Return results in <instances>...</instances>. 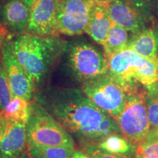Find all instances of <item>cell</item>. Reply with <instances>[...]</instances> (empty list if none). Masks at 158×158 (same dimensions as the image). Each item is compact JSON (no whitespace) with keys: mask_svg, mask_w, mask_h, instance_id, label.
Wrapping results in <instances>:
<instances>
[{"mask_svg":"<svg viewBox=\"0 0 158 158\" xmlns=\"http://www.w3.org/2000/svg\"><path fill=\"white\" fill-rule=\"evenodd\" d=\"M35 100L83 146L98 144L108 135L121 134L116 120L80 89L48 87L38 92Z\"/></svg>","mask_w":158,"mask_h":158,"instance_id":"cell-1","label":"cell"},{"mask_svg":"<svg viewBox=\"0 0 158 158\" xmlns=\"http://www.w3.org/2000/svg\"><path fill=\"white\" fill-rule=\"evenodd\" d=\"M15 56L35 89L42 86L66 51L68 45L58 36H40L30 32L13 40Z\"/></svg>","mask_w":158,"mask_h":158,"instance_id":"cell-2","label":"cell"},{"mask_svg":"<svg viewBox=\"0 0 158 158\" xmlns=\"http://www.w3.org/2000/svg\"><path fill=\"white\" fill-rule=\"evenodd\" d=\"M108 74L128 95L138 93L158 82V64L126 48L107 59Z\"/></svg>","mask_w":158,"mask_h":158,"instance_id":"cell-3","label":"cell"},{"mask_svg":"<svg viewBox=\"0 0 158 158\" xmlns=\"http://www.w3.org/2000/svg\"><path fill=\"white\" fill-rule=\"evenodd\" d=\"M27 135L29 145L75 147L70 134L35 100L31 102Z\"/></svg>","mask_w":158,"mask_h":158,"instance_id":"cell-4","label":"cell"},{"mask_svg":"<svg viewBox=\"0 0 158 158\" xmlns=\"http://www.w3.org/2000/svg\"><path fill=\"white\" fill-rule=\"evenodd\" d=\"M65 52L71 75L81 84L108 73V62L105 55L89 43H73L68 45Z\"/></svg>","mask_w":158,"mask_h":158,"instance_id":"cell-5","label":"cell"},{"mask_svg":"<svg viewBox=\"0 0 158 158\" xmlns=\"http://www.w3.org/2000/svg\"><path fill=\"white\" fill-rule=\"evenodd\" d=\"M147 88L128 95L124 108L116 119L120 133L138 147L150 132V123L146 104Z\"/></svg>","mask_w":158,"mask_h":158,"instance_id":"cell-6","label":"cell"},{"mask_svg":"<svg viewBox=\"0 0 158 158\" xmlns=\"http://www.w3.org/2000/svg\"><path fill=\"white\" fill-rule=\"evenodd\" d=\"M81 90L100 109L116 119L124 108L128 94L108 73L84 82Z\"/></svg>","mask_w":158,"mask_h":158,"instance_id":"cell-7","label":"cell"},{"mask_svg":"<svg viewBox=\"0 0 158 158\" xmlns=\"http://www.w3.org/2000/svg\"><path fill=\"white\" fill-rule=\"evenodd\" d=\"M93 1L59 0L57 13L58 34L73 36L84 33Z\"/></svg>","mask_w":158,"mask_h":158,"instance_id":"cell-8","label":"cell"},{"mask_svg":"<svg viewBox=\"0 0 158 158\" xmlns=\"http://www.w3.org/2000/svg\"><path fill=\"white\" fill-rule=\"evenodd\" d=\"M2 62L7 73L13 97L30 100L35 88L15 56L13 40L7 35L2 48Z\"/></svg>","mask_w":158,"mask_h":158,"instance_id":"cell-9","label":"cell"},{"mask_svg":"<svg viewBox=\"0 0 158 158\" xmlns=\"http://www.w3.org/2000/svg\"><path fill=\"white\" fill-rule=\"evenodd\" d=\"M59 0H34L27 32L40 36H58L57 13Z\"/></svg>","mask_w":158,"mask_h":158,"instance_id":"cell-10","label":"cell"},{"mask_svg":"<svg viewBox=\"0 0 158 158\" xmlns=\"http://www.w3.org/2000/svg\"><path fill=\"white\" fill-rule=\"evenodd\" d=\"M101 2L114 23L133 34L144 29L141 14L128 0H101Z\"/></svg>","mask_w":158,"mask_h":158,"instance_id":"cell-11","label":"cell"},{"mask_svg":"<svg viewBox=\"0 0 158 158\" xmlns=\"http://www.w3.org/2000/svg\"><path fill=\"white\" fill-rule=\"evenodd\" d=\"M27 124L10 122L0 146V158H30Z\"/></svg>","mask_w":158,"mask_h":158,"instance_id":"cell-12","label":"cell"},{"mask_svg":"<svg viewBox=\"0 0 158 158\" xmlns=\"http://www.w3.org/2000/svg\"><path fill=\"white\" fill-rule=\"evenodd\" d=\"M30 10L21 0H5L0 2V21L11 32L22 34L27 30Z\"/></svg>","mask_w":158,"mask_h":158,"instance_id":"cell-13","label":"cell"},{"mask_svg":"<svg viewBox=\"0 0 158 158\" xmlns=\"http://www.w3.org/2000/svg\"><path fill=\"white\" fill-rule=\"evenodd\" d=\"M112 23L107 10L102 5L101 0H94L91 6L88 24L85 32L95 42L102 45Z\"/></svg>","mask_w":158,"mask_h":158,"instance_id":"cell-14","label":"cell"},{"mask_svg":"<svg viewBox=\"0 0 158 158\" xmlns=\"http://www.w3.org/2000/svg\"><path fill=\"white\" fill-rule=\"evenodd\" d=\"M158 64V40L152 29H144L130 39L127 48Z\"/></svg>","mask_w":158,"mask_h":158,"instance_id":"cell-15","label":"cell"},{"mask_svg":"<svg viewBox=\"0 0 158 158\" xmlns=\"http://www.w3.org/2000/svg\"><path fill=\"white\" fill-rule=\"evenodd\" d=\"M100 149L107 152L124 158H133L137 147L122 134H112L105 138L98 144Z\"/></svg>","mask_w":158,"mask_h":158,"instance_id":"cell-16","label":"cell"},{"mask_svg":"<svg viewBox=\"0 0 158 158\" xmlns=\"http://www.w3.org/2000/svg\"><path fill=\"white\" fill-rule=\"evenodd\" d=\"M127 30L112 23L104 44V55L106 60L112 55L127 48L130 38Z\"/></svg>","mask_w":158,"mask_h":158,"instance_id":"cell-17","label":"cell"},{"mask_svg":"<svg viewBox=\"0 0 158 158\" xmlns=\"http://www.w3.org/2000/svg\"><path fill=\"white\" fill-rule=\"evenodd\" d=\"M2 113L9 122H19L27 124L31 113L30 100L13 97Z\"/></svg>","mask_w":158,"mask_h":158,"instance_id":"cell-18","label":"cell"},{"mask_svg":"<svg viewBox=\"0 0 158 158\" xmlns=\"http://www.w3.org/2000/svg\"><path fill=\"white\" fill-rule=\"evenodd\" d=\"M31 155L34 158H72L74 147L67 146L29 145Z\"/></svg>","mask_w":158,"mask_h":158,"instance_id":"cell-19","label":"cell"},{"mask_svg":"<svg viewBox=\"0 0 158 158\" xmlns=\"http://www.w3.org/2000/svg\"><path fill=\"white\" fill-rule=\"evenodd\" d=\"M145 99L150 130H158V82L147 88Z\"/></svg>","mask_w":158,"mask_h":158,"instance_id":"cell-20","label":"cell"},{"mask_svg":"<svg viewBox=\"0 0 158 158\" xmlns=\"http://www.w3.org/2000/svg\"><path fill=\"white\" fill-rule=\"evenodd\" d=\"M136 151L141 153L143 158H158L157 130H150L147 138L138 146Z\"/></svg>","mask_w":158,"mask_h":158,"instance_id":"cell-21","label":"cell"},{"mask_svg":"<svg viewBox=\"0 0 158 158\" xmlns=\"http://www.w3.org/2000/svg\"><path fill=\"white\" fill-rule=\"evenodd\" d=\"M7 73L2 59L0 61V112H2L13 98Z\"/></svg>","mask_w":158,"mask_h":158,"instance_id":"cell-22","label":"cell"},{"mask_svg":"<svg viewBox=\"0 0 158 158\" xmlns=\"http://www.w3.org/2000/svg\"><path fill=\"white\" fill-rule=\"evenodd\" d=\"M83 147L92 158H124L104 151L98 147V144L95 143L86 144Z\"/></svg>","mask_w":158,"mask_h":158,"instance_id":"cell-23","label":"cell"},{"mask_svg":"<svg viewBox=\"0 0 158 158\" xmlns=\"http://www.w3.org/2000/svg\"><path fill=\"white\" fill-rule=\"evenodd\" d=\"M9 123L10 122L8 119L5 117L2 112H0V146H1L2 141L5 135L7 127H8Z\"/></svg>","mask_w":158,"mask_h":158,"instance_id":"cell-24","label":"cell"},{"mask_svg":"<svg viewBox=\"0 0 158 158\" xmlns=\"http://www.w3.org/2000/svg\"><path fill=\"white\" fill-rule=\"evenodd\" d=\"M6 36L7 35L5 34V31L4 29L3 26L0 23V61L2 59V45Z\"/></svg>","mask_w":158,"mask_h":158,"instance_id":"cell-25","label":"cell"},{"mask_svg":"<svg viewBox=\"0 0 158 158\" xmlns=\"http://www.w3.org/2000/svg\"><path fill=\"white\" fill-rule=\"evenodd\" d=\"M72 158H92L88 154L83 152L81 151H74Z\"/></svg>","mask_w":158,"mask_h":158,"instance_id":"cell-26","label":"cell"},{"mask_svg":"<svg viewBox=\"0 0 158 158\" xmlns=\"http://www.w3.org/2000/svg\"><path fill=\"white\" fill-rule=\"evenodd\" d=\"M21 1H22L23 2H24L25 4H27V5H29V7H31V5H32V2L34 0H21Z\"/></svg>","mask_w":158,"mask_h":158,"instance_id":"cell-27","label":"cell"},{"mask_svg":"<svg viewBox=\"0 0 158 158\" xmlns=\"http://www.w3.org/2000/svg\"><path fill=\"white\" fill-rule=\"evenodd\" d=\"M133 158H143V156H142V155L141 153H139L138 152L136 151V153H135V157H134Z\"/></svg>","mask_w":158,"mask_h":158,"instance_id":"cell-28","label":"cell"},{"mask_svg":"<svg viewBox=\"0 0 158 158\" xmlns=\"http://www.w3.org/2000/svg\"><path fill=\"white\" fill-rule=\"evenodd\" d=\"M156 34H157V40H158V31H157V33H156Z\"/></svg>","mask_w":158,"mask_h":158,"instance_id":"cell-29","label":"cell"},{"mask_svg":"<svg viewBox=\"0 0 158 158\" xmlns=\"http://www.w3.org/2000/svg\"><path fill=\"white\" fill-rule=\"evenodd\" d=\"M84 1H91V0H84Z\"/></svg>","mask_w":158,"mask_h":158,"instance_id":"cell-30","label":"cell"},{"mask_svg":"<svg viewBox=\"0 0 158 158\" xmlns=\"http://www.w3.org/2000/svg\"><path fill=\"white\" fill-rule=\"evenodd\" d=\"M31 157H32V156H31V157H30V158H31Z\"/></svg>","mask_w":158,"mask_h":158,"instance_id":"cell-31","label":"cell"},{"mask_svg":"<svg viewBox=\"0 0 158 158\" xmlns=\"http://www.w3.org/2000/svg\"><path fill=\"white\" fill-rule=\"evenodd\" d=\"M157 133H158V130H157Z\"/></svg>","mask_w":158,"mask_h":158,"instance_id":"cell-32","label":"cell"}]
</instances>
